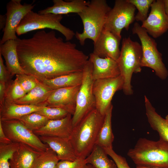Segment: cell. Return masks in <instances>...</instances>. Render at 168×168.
Listing matches in <instances>:
<instances>
[{
    "instance_id": "cell-43",
    "label": "cell",
    "mask_w": 168,
    "mask_h": 168,
    "mask_svg": "<svg viewBox=\"0 0 168 168\" xmlns=\"http://www.w3.org/2000/svg\"><path fill=\"white\" fill-rule=\"evenodd\" d=\"M136 168H157V167H154V168H152V167H144L141 166H136Z\"/></svg>"
},
{
    "instance_id": "cell-21",
    "label": "cell",
    "mask_w": 168,
    "mask_h": 168,
    "mask_svg": "<svg viewBox=\"0 0 168 168\" xmlns=\"http://www.w3.org/2000/svg\"><path fill=\"white\" fill-rule=\"evenodd\" d=\"M42 107L20 105L4 101L0 105V120L18 119L25 115L39 111Z\"/></svg>"
},
{
    "instance_id": "cell-38",
    "label": "cell",
    "mask_w": 168,
    "mask_h": 168,
    "mask_svg": "<svg viewBox=\"0 0 168 168\" xmlns=\"http://www.w3.org/2000/svg\"><path fill=\"white\" fill-rule=\"evenodd\" d=\"M11 142L12 141L8 138L4 133L1 122L0 121V143L8 144Z\"/></svg>"
},
{
    "instance_id": "cell-31",
    "label": "cell",
    "mask_w": 168,
    "mask_h": 168,
    "mask_svg": "<svg viewBox=\"0 0 168 168\" xmlns=\"http://www.w3.org/2000/svg\"><path fill=\"white\" fill-rule=\"evenodd\" d=\"M20 143H0V168H10L9 161L18 149Z\"/></svg>"
},
{
    "instance_id": "cell-4",
    "label": "cell",
    "mask_w": 168,
    "mask_h": 168,
    "mask_svg": "<svg viewBox=\"0 0 168 168\" xmlns=\"http://www.w3.org/2000/svg\"><path fill=\"white\" fill-rule=\"evenodd\" d=\"M111 9L105 0H91L85 8L78 14L82 20L83 30L76 32L75 36L82 45L87 39L95 42L104 29L108 14Z\"/></svg>"
},
{
    "instance_id": "cell-30",
    "label": "cell",
    "mask_w": 168,
    "mask_h": 168,
    "mask_svg": "<svg viewBox=\"0 0 168 168\" xmlns=\"http://www.w3.org/2000/svg\"><path fill=\"white\" fill-rule=\"evenodd\" d=\"M6 84L4 101L14 102L24 96L26 93L19 84L16 78L12 80Z\"/></svg>"
},
{
    "instance_id": "cell-34",
    "label": "cell",
    "mask_w": 168,
    "mask_h": 168,
    "mask_svg": "<svg viewBox=\"0 0 168 168\" xmlns=\"http://www.w3.org/2000/svg\"><path fill=\"white\" fill-rule=\"evenodd\" d=\"M16 76V78L26 94L35 87L39 82L34 77L26 73L18 74Z\"/></svg>"
},
{
    "instance_id": "cell-36",
    "label": "cell",
    "mask_w": 168,
    "mask_h": 168,
    "mask_svg": "<svg viewBox=\"0 0 168 168\" xmlns=\"http://www.w3.org/2000/svg\"><path fill=\"white\" fill-rule=\"evenodd\" d=\"M107 154L113 159L117 168H131L125 158L116 153L113 148L104 149Z\"/></svg>"
},
{
    "instance_id": "cell-24",
    "label": "cell",
    "mask_w": 168,
    "mask_h": 168,
    "mask_svg": "<svg viewBox=\"0 0 168 168\" xmlns=\"http://www.w3.org/2000/svg\"><path fill=\"white\" fill-rule=\"evenodd\" d=\"M146 114L152 128L156 131L160 139L168 142V123L156 111L147 97L144 96Z\"/></svg>"
},
{
    "instance_id": "cell-33",
    "label": "cell",
    "mask_w": 168,
    "mask_h": 168,
    "mask_svg": "<svg viewBox=\"0 0 168 168\" xmlns=\"http://www.w3.org/2000/svg\"><path fill=\"white\" fill-rule=\"evenodd\" d=\"M35 112L52 120L61 119L70 114L67 111L61 108L47 106H42Z\"/></svg>"
},
{
    "instance_id": "cell-2",
    "label": "cell",
    "mask_w": 168,
    "mask_h": 168,
    "mask_svg": "<svg viewBox=\"0 0 168 168\" xmlns=\"http://www.w3.org/2000/svg\"><path fill=\"white\" fill-rule=\"evenodd\" d=\"M104 116L95 109L73 127L69 139L77 157L86 159L92 151Z\"/></svg>"
},
{
    "instance_id": "cell-11",
    "label": "cell",
    "mask_w": 168,
    "mask_h": 168,
    "mask_svg": "<svg viewBox=\"0 0 168 168\" xmlns=\"http://www.w3.org/2000/svg\"><path fill=\"white\" fill-rule=\"evenodd\" d=\"M124 81L120 75L110 78L94 81L93 91L96 101V109L102 115H105L112 105L111 100L115 93L123 90Z\"/></svg>"
},
{
    "instance_id": "cell-42",
    "label": "cell",
    "mask_w": 168,
    "mask_h": 168,
    "mask_svg": "<svg viewBox=\"0 0 168 168\" xmlns=\"http://www.w3.org/2000/svg\"><path fill=\"white\" fill-rule=\"evenodd\" d=\"M82 168H94L90 164H87Z\"/></svg>"
},
{
    "instance_id": "cell-18",
    "label": "cell",
    "mask_w": 168,
    "mask_h": 168,
    "mask_svg": "<svg viewBox=\"0 0 168 168\" xmlns=\"http://www.w3.org/2000/svg\"><path fill=\"white\" fill-rule=\"evenodd\" d=\"M57 154L60 161H74L77 157L69 139L48 136H39Z\"/></svg>"
},
{
    "instance_id": "cell-12",
    "label": "cell",
    "mask_w": 168,
    "mask_h": 168,
    "mask_svg": "<svg viewBox=\"0 0 168 168\" xmlns=\"http://www.w3.org/2000/svg\"><path fill=\"white\" fill-rule=\"evenodd\" d=\"M21 0H11L6 6L5 14L7 21L5 26L2 30L3 34L0 41V44L11 40H16V30L24 17L32 11L35 5L31 4H22Z\"/></svg>"
},
{
    "instance_id": "cell-37",
    "label": "cell",
    "mask_w": 168,
    "mask_h": 168,
    "mask_svg": "<svg viewBox=\"0 0 168 168\" xmlns=\"http://www.w3.org/2000/svg\"><path fill=\"white\" fill-rule=\"evenodd\" d=\"M12 76L4 65L2 55L0 54V82L6 84L12 80Z\"/></svg>"
},
{
    "instance_id": "cell-9",
    "label": "cell",
    "mask_w": 168,
    "mask_h": 168,
    "mask_svg": "<svg viewBox=\"0 0 168 168\" xmlns=\"http://www.w3.org/2000/svg\"><path fill=\"white\" fill-rule=\"evenodd\" d=\"M136 8L127 0H116L109 11L104 29L121 40L122 30H128L130 25L135 20Z\"/></svg>"
},
{
    "instance_id": "cell-6",
    "label": "cell",
    "mask_w": 168,
    "mask_h": 168,
    "mask_svg": "<svg viewBox=\"0 0 168 168\" xmlns=\"http://www.w3.org/2000/svg\"><path fill=\"white\" fill-rule=\"evenodd\" d=\"M63 18L62 15L40 14L31 11L21 21L16 33L20 35L35 30L49 28L59 32L64 36L66 41H69L75 36V33L61 23Z\"/></svg>"
},
{
    "instance_id": "cell-35",
    "label": "cell",
    "mask_w": 168,
    "mask_h": 168,
    "mask_svg": "<svg viewBox=\"0 0 168 168\" xmlns=\"http://www.w3.org/2000/svg\"><path fill=\"white\" fill-rule=\"evenodd\" d=\"M87 164L85 159L77 157L74 161H60L56 168H82Z\"/></svg>"
},
{
    "instance_id": "cell-19",
    "label": "cell",
    "mask_w": 168,
    "mask_h": 168,
    "mask_svg": "<svg viewBox=\"0 0 168 168\" xmlns=\"http://www.w3.org/2000/svg\"><path fill=\"white\" fill-rule=\"evenodd\" d=\"M17 40H8L0 46V54L4 57L6 67L12 76L25 73L19 60L17 51Z\"/></svg>"
},
{
    "instance_id": "cell-16",
    "label": "cell",
    "mask_w": 168,
    "mask_h": 168,
    "mask_svg": "<svg viewBox=\"0 0 168 168\" xmlns=\"http://www.w3.org/2000/svg\"><path fill=\"white\" fill-rule=\"evenodd\" d=\"M89 59L92 65V76L94 81L115 77L120 75L117 62L110 58H102L92 53Z\"/></svg>"
},
{
    "instance_id": "cell-41",
    "label": "cell",
    "mask_w": 168,
    "mask_h": 168,
    "mask_svg": "<svg viewBox=\"0 0 168 168\" xmlns=\"http://www.w3.org/2000/svg\"><path fill=\"white\" fill-rule=\"evenodd\" d=\"M165 11L168 17V0H163Z\"/></svg>"
},
{
    "instance_id": "cell-32",
    "label": "cell",
    "mask_w": 168,
    "mask_h": 168,
    "mask_svg": "<svg viewBox=\"0 0 168 168\" xmlns=\"http://www.w3.org/2000/svg\"><path fill=\"white\" fill-rule=\"evenodd\" d=\"M137 8L138 12L135 16V20L142 23L147 18L149 8L154 0H127Z\"/></svg>"
},
{
    "instance_id": "cell-44",
    "label": "cell",
    "mask_w": 168,
    "mask_h": 168,
    "mask_svg": "<svg viewBox=\"0 0 168 168\" xmlns=\"http://www.w3.org/2000/svg\"><path fill=\"white\" fill-rule=\"evenodd\" d=\"M165 119H166V120L167 122V123H168V115H167L166 117H165Z\"/></svg>"
},
{
    "instance_id": "cell-22",
    "label": "cell",
    "mask_w": 168,
    "mask_h": 168,
    "mask_svg": "<svg viewBox=\"0 0 168 168\" xmlns=\"http://www.w3.org/2000/svg\"><path fill=\"white\" fill-rule=\"evenodd\" d=\"M39 152L28 146L20 143L9 163L10 168H33Z\"/></svg>"
},
{
    "instance_id": "cell-28",
    "label": "cell",
    "mask_w": 168,
    "mask_h": 168,
    "mask_svg": "<svg viewBox=\"0 0 168 168\" xmlns=\"http://www.w3.org/2000/svg\"><path fill=\"white\" fill-rule=\"evenodd\" d=\"M59 161L56 153L49 147L45 151L40 152L33 168H56Z\"/></svg>"
},
{
    "instance_id": "cell-26",
    "label": "cell",
    "mask_w": 168,
    "mask_h": 168,
    "mask_svg": "<svg viewBox=\"0 0 168 168\" xmlns=\"http://www.w3.org/2000/svg\"><path fill=\"white\" fill-rule=\"evenodd\" d=\"M83 79V72H77L63 75L49 80L40 81L55 90L57 89L80 85Z\"/></svg>"
},
{
    "instance_id": "cell-15",
    "label": "cell",
    "mask_w": 168,
    "mask_h": 168,
    "mask_svg": "<svg viewBox=\"0 0 168 168\" xmlns=\"http://www.w3.org/2000/svg\"><path fill=\"white\" fill-rule=\"evenodd\" d=\"M121 39L110 31L104 29L94 43L93 53L102 58H110L116 61L120 54Z\"/></svg>"
},
{
    "instance_id": "cell-17",
    "label": "cell",
    "mask_w": 168,
    "mask_h": 168,
    "mask_svg": "<svg viewBox=\"0 0 168 168\" xmlns=\"http://www.w3.org/2000/svg\"><path fill=\"white\" fill-rule=\"evenodd\" d=\"M72 117V115L69 114L61 119L49 120L45 126L33 132L38 136H48L69 139L73 128Z\"/></svg>"
},
{
    "instance_id": "cell-29",
    "label": "cell",
    "mask_w": 168,
    "mask_h": 168,
    "mask_svg": "<svg viewBox=\"0 0 168 168\" xmlns=\"http://www.w3.org/2000/svg\"><path fill=\"white\" fill-rule=\"evenodd\" d=\"M26 128L34 131L45 126L49 119L35 112L25 115L18 119Z\"/></svg>"
},
{
    "instance_id": "cell-7",
    "label": "cell",
    "mask_w": 168,
    "mask_h": 168,
    "mask_svg": "<svg viewBox=\"0 0 168 168\" xmlns=\"http://www.w3.org/2000/svg\"><path fill=\"white\" fill-rule=\"evenodd\" d=\"M133 34H136L141 43L142 56L141 67L149 68L161 79H166L168 71L163 62L162 54L158 50L157 43L149 36L146 30L138 22H135L132 29Z\"/></svg>"
},
{
    "instance_id": "cell-25",
    "label": "cell",
    "mask_w": 168,
    "mask_h": 168,
    "mask_svg": "<svg viewBox=\"0 0 168 168\" xmlns=\"http://www.w3.org/2000/svg\"><path fill=\"white\" fill-rule=\"evenodd\" d=\"M112 105L107 111L104 116L103 123L98 136L96 144L103 149L113 148L114 137L111 125Z\"/></svg>"
},
{
    "instance_id": "cell-20",
    "label": "cell",
    "mask_w": 168,
    "mask_h": 168,
    "mask_svg": "<svg viewBox=\"0 0 168 168\" xmlns=\"http://www.w3.org/2000/svg\"><path fill=\"white\" fill-rule=\"evenodd\" d=\"M53 5L38 11L40 14L52 13L57 15L67 14L71 13L77 14L83 11L88 4L89 1L72 0H53Z\"/></svg>"
},
{
    "instance_id": "cell-13",
    "label": "cell",
    "mask_w": 168,
    "mask_h": 168,
    "mask_svg": "<svg viewBox=\"0 0 168 168\" xmlns=\"http://www.w3.org/2000/svg\"><path fill=\"white\" fill-rule=\"evenodd\" d=\"M150 12L141 26L148 34L156 38L168 30V17L165 11L163 0H154Z\"/></svg>"
},
{
    "instance_id": "cell-14",
    "label": "cell",
    "mask_w": 168,
    "mask_h": 168,
    "mask_svg": "<svg viewBox=\"0 0 168 168\" xmlns=\"http://www.w3.org/2000/svg\"><path fill=\"white\" fill-rule=\"evenodd\" d=\"M80 85L54 90L44 106L61 108L67 111L72 115L75 110L77 96Z\"/></svg>"
},
{
    "instance_id": "cell-40",
    "label": "cell",
    "mask_w": 168,
    "mask_h": 168,
    "mask_svg": "<svg viewBox=\"0 0 168 168\" xmlns=\"http://www.w3.org/2000/svg\"><path fill=\"white\" fill-rule=\"evenodd\" d=\"M7 18L5 15H0V29H2L4 28L6 23Z\"/></svg>"
},
{
    "instance_id": "cell-5",
    "label": "cell",
    "mask_w": 168,
    "mask_h": 168,
    "mask_svg": "<svg viewBox=\"0 0 168 168\" xmlns=\"http://www.w3.org/2000/svg\"><path fill=\"white\" fill-rule=\"evenodd\" d=\"M142 56L140 44L133 41L129 36L123 39L120 55L117 62L124 81L123 90L126 95L133 94L132 77L133 73L141 72Z\"/></svg>"
},
{
    "instance_id": "cell-8",
    "label": "cell",
    "mask_w": 168,
    "mask_h": 168,
    "mask_svg": "<svg viewBox=\"0 0 168 168\" xmlns=\"http://www.w3.org/2000/svg\"><path fill=\"white\" fill-rule=\"evenodd\" d=\"M92 64L89 59L82 71V80L77 93L76 108L72 117L73 127L96 109V101L93 91L94 81L92 76Z\"/></svg>"
},
{
    "instance_id": "cell-1",
    "label": "cell",
    "mask_w": 168,
    "mask_h": 168,
    "mask_svg": "<svg viewBox=\"0 0 168 168\" xmlns=\"http://www.w3.org/2000/svg\"><path fill=\"white\" fill-rule=\"evenodd\" d=\"M17 41L21 67L26 74L39 81L82 72L89 60L75 43L64 41L53 30L38 31L31 38Z\"/></svg>"
},
{
    "instance_id": "cell-23",
    "label": "cell",
    "mask_w": 168,
    "mask_h": 168,
    "mask_svg": "<svg viewBox=\"0 0 168 168\" xmlns=\"http://www.w3.org/2000/svg\"><path fill=\"white\" fill-rule=\"evenodd\" d=\"M54 90L39 81L35 87L14 103L22 105L44 106L46 101Z\"/></svg>"
},
{
    "instance_id": "cell-27",
    "label": "cell",
    "mask_w": 168,
    "mask_h": 168,
    "mask_svg": "<svg viewBox=\"0 0 168 168\" xmlns=\"http://www.w3.org/2000/svg\"><path fill=\"white\" fill-rule=\"evenodd\" d=\"M107 155L103 148L96 144L85 160L87 164L91 165L94 168H117L114 161Z\"/></svg>"
},
{
    "instance_id": "cell-3",
    "label": "cell",
    "mask_w": 168,
    "mask_h": 168,
    "mask_svg": "<svg viewBox=\"0 0 168 168\" xmlns=\"http://www.w3.org/2000/svg\"><path fill=\"white\" fill-rule=\"evenodd\" d=\"M127 155L136 166L168 168V142L141 138Z\"/></svg>"
},
{
    "instance_id": "cell-39",
    "label": "cell",
    "mask_w": 168,
    "mask_h": 168,
    "mask_svg": "<svg viewBox=\"0 0 168 168\" xmlns=\"http://www.w3.org/2000/svg\"><path fill=\"white\" fill-rule=\"evenodd\" d=\"M6 90V83L0 82V105L4 102Z\"/></svg>"
},
{
    "instance_id": "cell-10",
    "label": "cell",
    "mask_w": 168,
    "mask_h": 168,
    "mask_svg": "<svg viewBox=\"0 0 168 168\" xmlns=\"http://www.w3.org/2000/svg\"><path fill=\"white\" fill-rule=\"evenodd\" d=\"M0 121L4 133L12 142L26 145L40 152L45 151L49 147L19 120Z\"/></svg>"
}]
</instances>
